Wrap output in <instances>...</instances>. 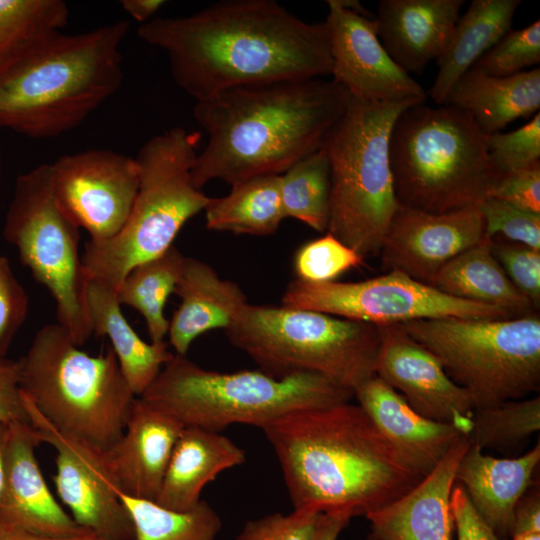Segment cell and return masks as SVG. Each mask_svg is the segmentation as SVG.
Segmentation results:
<instances>
[{"label": "cell", "mask_w": 540, "mask_h": 540, "mask_svg": "<svg viewBox=\"0 0 540 540\" xmlns=\"http://www.w3.org/2000/svg\"><path fill=\"white\" fill-rule=\"evenodd\" d=\"M486 237L477 207L428 213L398 205L379 255L387 271L429 284L446 263Z\"/></svg>", "instance_id": "cell-18"}, {"label": "cell", "mask_w": 540, "mask_h": 540, "mask_svg": "<svg viewBox=\"0 0 540 540\" xmlns=\"http://www.w3.org/2000/svg\"><path fill=\"white\" fill-rule=\"evenodd\" d=\"M431 351L475 409L540 390L538 312L499 319L437 318L399 324Z\"/></svg>", "instance_id": "cell-11"}, {"label": "cell", "mask_w": 540, "mask_h": 540, "mask_svg": "<svg viewBox=\"0 0 540 540\" xmlns=\"http://www.w3.org/2000/svg\"><path fill=\"white\" fill-rule=\"evenodd\" d=\"M0 540H104L95 533L83 529L70 535H46L26 532L0 524Z\"/></svg>", "instance_id": "cell-49"}, {"label": "cell", "mask_w": 540, "mask_h": 540, "mask_svg": "<svg viewBox=\"0 0 540 540\" xmlns=\"http://www.w3.org/2000/svg\"><path fill=\"white\" fill-rule=\"evenodd\" d=\"M22 397L30 424L42 443L56 451L53 480L73 520L104 540H132L133 523L120 498L106 450L56 429L23 392Z\"/></svg>", "instance_id": "cell-14"}, {"label": "cell", "mask_w": 540, "mask_h": 540, "mask_svg": "<svg viewBox=\"0 0 540 540\" xmlns=\"http://www.w3.org/2000/svg\"><path fill=\"white\" fill-rule=\"evenodd\" d=\"M455 540H501L474 509L464 488L457 482L451 492Z\"/></svg>", "instance_id": "cell-45"}, {"label": "cell", "mask_w": 540, "mask_h": 540, "mask_svg": "<svg viewBox=\"0 0 540 540\" xmlns=\"http://www.w3.org/2000/svg\"><path fill=\"white\" fill-rule=\"evenodd\" d=\"M461 436L435 468L393 502L367 514V540H454L451 492L458 464L469 446Z\"/></svg>", "instance_id": "cell-20"}, {"label": "cell", "mask_w": 540, "mask_h": 540, "mask_svg": "<svg viewBox=\"0 0 540 540\" xmlns=\"http://www.w3.org/2000/svg\"><path fill=\"white\" fill-rule=\"evenodd\" d=\"M3 236L21 262L56 303L57 323L78 346L92 335L86 276L79 253V227L59 207L51 186L50 164L18 176Z\"/></svg>", "instance_id": "cell-12"}, {"label": "cell", "mask_w": 540, "mask_h": 540, "mask_svg": "<svg viewBox=\"0 0 540 540\" xmlns=\"http://www.w3.org/2000/svg\"><path fill=\"white\" fill-rule=\"evenodd\" d=\"M200 135L176 126L148 139L134 157L139 186L129 216L112 238L85 245L82 263L90 281L115 290L136 265L173 245L187 221L204 212L210 198L197 188L192 168Z\"/></svg>", "instance_id": "cell-6"}, {"label": "cell", "mask_w": 540, "mask_h": 540, "mask_svg": "<svg viewBox=\"0 0 540 540\" xmlns=\"http://www.w3.org/2000/svg\"><path fill=\"white\" fill-rule=\"evenodd\" d=\"M285 218H295L317 232H326L330 215L331 167L323 146L280 175Z\"/></svg>", "instance_id": "cell-33"}, {"label": "cell", "mask_w": 540, "mask_h": 540, "mask_svg": "<svg viewBox=\"0 0 540 540\" xmlns=\"http://www.w3.org/2000/svg\"><path fill=\"white\" fill-rule=\"evenodd\" d=\"M354 397L401 460L421 477L430 473L464 435L451 424L417 413L376 375L357 387Z\"/></svg>", "instance_id": "cell-22"}, {"label": "cell", "mask_w": 540, "mask_h": 540, "mask_svg": "<svg viewBox=\"0 0 540 540\" xmlns=\"http://www.w3.org/2000/svg\"><path fill=\"white\" fill-rule=\"evenodd\" d=\"M511 540H540V532H527L511 537Z\"/></svg>", "instance_id": "cell-52"}, {"label": "cell", "mask_w": 540, "mask_h": 540, "mask_svg": "<svg viewBox=\"0 0 540 540\" xmlns=\"http://www.w3.org/2000/svg\"><path fill=\"white\" fill-rule=\"evenodd\" d=\"M349 99L332 80L315 78L229 88L196 102L208 142L192 168L194 185L281 175L324 146Z\"/></svg>", "instance_id": "cell-3"}, {"label": "cell", "mask_w": 540, "mask_h": 540, "mask_svg": "<svg viewBox=\"0 0 540 540\" xmlns=\"http://www.w3.org/2000/svg\"><path fill=\"white\" fill-rule=\"evenodd\" d=\"M282 305L377 326L447 317H515L497 306L449 296L398 271L357 282L307 283L295 279L286 287Z\"/></svg>", "instance_id": "cell-13"}, {"label": "cell", "mask_w": 540, "mask_h": 540, "mask_svg": "<svg viewBox=\"0 0 540 540\" xmlns=\"http://www.w3.org/2000/svg\"><path fill=\"white\" fill-rule=\"evenodd\" d=\"M186 257L172 245L161 255L133 267L116 290L120 305L136 309L145 319L153 343L164 342L169 320L164 315L168 297L175 293Z\"/></svg>", "instance_id": "cell-32"}, {"label": "cell", "mask_w": 540, "mask_h": 540, "mask_svg": "<svg viewBox=\"0 0 540 540\" xmlns=\"http://www.w3.org/2000/svg\"><path fill=\"white\" fill-rule=\"evenodd\" d=\"M389 164L398 205L428 213L478 207L502 174L488 135L455 106L416 103L396 119Z\"/></svg>", "instance_id": "cell-5"}, {"label": "cell", "mask_w": 540, "mask_h": 540, "mask_svg": "<svg viewBox=\"0 0 540 540\" xmlns=\"http://www.w3.org/2000/svg\"><path fill=\"white\" fill-rule=\"evenodd\" d=\"M50 177L59 207L93 242L121 230L139 186L134 157L100 148L59 157L50 164Z\"/></svg>", "instance_id": "cell-15"}, {"label": "cell", "mask_w": 540, "mask_h": 540, "mask_svg": "<svg viewBox=\"0 0 540 540\" xmlns=\"http://www.w3.org/2000/svg\"><path fill=\"white\" fill-rule=\"evenodd\" d=\"M364 258L339 239L326 232L320 238L301 245L294 254L296 279L307 283L335 281L345 272L364 264Z\"/></svg>", "instance_id": "cell-37"}, {"label": "cell", "mask_w": 540, "mask_h": 540, "mask_svg": "<svg viewBox=\"0 0 540 540\" xmlns=\"http://www.w3.org/2000/svg\"><path fill=\"white\" fill-rule=\"evenodd\" d=\"M119 495L133 523L132 540H217L222 529L220 516L202 499L191 510L178 512L154 501Z\"/></svg>", "instance_id": "cell-34"}, {"label": "cell", "mask_w": 540, "mask_h": 540, "mask_svg": "<svg viewBox=\"0 0 540 540\" xmlns=\"http://www.w3.org/2000/svg\"><path fill=\"white\" fill-rule=\"evenodd\" d=\"M0 173H1V154H0Z\"/></svg>", "instance_id": "cell-53"}, {"label": "cell", "mask_w": 540, "mask_h": 540, "mask_svg": "<svg viewBox=\"0 0 540 540\" xmlns=\"http://www.w3.org/2000/svg\"><path fill=\"white\" fill-rule=\"evenodd\" d=\"M140 39L163 50L175 83L196 102L223 90L331 73L324 22L273 0H224L183 17H154Z\"/></svg>", "instance_id": "cell-1"}, {"label": "cell", "mask_w": 540, "mask_h": 540, "mask_svg": "<svg viewBox=\"0 0 540 540\" xmlns=\"http://www.w3.org/2000/svg\"><path fill=\"white\" fill-rule=\"evenodd\" d=\"M87 308L93 333L109 338L123 376L140 397L174 354L165 341L148 343L139 337L123 315L114 288L90 281Z\"/></svg>", "instance_id": "cell-28"}, {"label": "cell", "mask_w": 540, "mask_h": 540, "mask_svg": "<svg viewBox=\"0 0 540 540\" xmlns=\"http://www.w3.org/2000/svg\"><path fill=\"white\" fill-rule=\"evenodd\" d=\"M280 175L256 176L231 186L219 198H210L204 213L212 231L254 236L275 233L285 215L279 190Z\"/></svg>", "instance_id": "cell-31"}, {"label": "cell", "mask_w": 540, "mask_h": 540, "mask_svg": "<svg viewBox=\"0 0 540 540\" xmlns=\"http://www.w3.org/2000/svg\"><path fill=\"white\" fill-rule=\"evenodd\" d=\"M245 460L243 449L220 432L184 426L155 502L172 511L191 510L200 502L201 492L209 482Z\"/></svg>", "instance_id": "cell-26"}, {"label": "cell", "mask_w": 540, "mask_h": 540, "mask_svg": "<svg viewBox=\"0 0 540 540\" xmlns=\"http://www.w3.org/2000/svg\"><path fill=\"white\" fill-rule=\"evenodd\" d=\"M520 0H473L459 17L451 42L437 60L438 71L430 90L440 105L453 84L509 30Z\"/></svg>", "instance_id": "cell-29"}, {"label": "cell", "mask_w": 540, "mask_h": 540, "mask_svg": "<svg viewBox=\"0 0 540 540\" xmlns=\"http://www.w3.org/2000/svg\"><path fill=\"white\" fill-rule=\"evenodd\" d=\"M324 21L332 60V81L364 101H426L422 86L402 70L381 44L375 19L364 17L341 0H328Z\"/></svg>", "instance_id": "cell-16"}, {"label": "cell", "mask_w": 540, "mask_h": 540, "mask_svg": "<svg viewBox=\"0 0 540 540\" xmlns=\"http://www.w3.org/2000/svg\"><path fill=\"white\" fill-rule=\"evenodd\" d=\"M488 153L502 175L540 162V113L516 130L488 135Z\"/></svg>", "instance_id": "cell-40"}, {"label": "cell", "mask_w": 540, "mask_h": 540, "mask_svg": "<svg viewBox=\"0 0 540 540\" xmlns=\"http://www.w3.org/2000/svg\"><path fill=\"white\" fill-rule=\"evenodd\" d=\"M489 197L540 214V162L525 169L502 175Z\"/></svg>", "instance_id": "cell-44"}, {"label": "cell", "mask_w": 540, "mask_h": 540, "mask_svg": "<svg viewBox=\"0 0 540 540\" xmlns=\"http://www.w3.org/2000/svg\"><path fill=\"white\" fill-rule=\"evenodd\" d=\"M490 246L511 283L539 310L540 251L498 237L490 238Z\"/></svg>", "instance_id": "cell-41"}, {"label": "cell", "mask_w": 540, "mask_h": 540, "mask_svg": "<svg viewBox=\"0 0 540 540\" xmlns=\"http://www.w3.org/2000/svg\"><path fill=\"white\" fill-rule=\"evenodd\" d=\"M350 520L343 514L320 513L309 540H337Z\"/></svg>", "instance_id": "cell-48"}, {"label": "cell", "mask_w": 540, "mask_h": 540, "mask_svg": "<svg viewBox=\"0 0 540 540\" xmlns=\"http://www.w3.org/2000/svg\"><path fill=\"white\" fill-rule=\"evenodd\" d=\"M540 429V397L515 399L476 408L468 435L472 445L484 450L516 445Z\"/></svg>", "instance_id": "cell-36"}, {"label": "cell", "mask_w": 540, "mask_h": 540, "mask_svg": "<svg viewBox=\"0 0 540 540\" xmlns=\"http://www.w3.org/2000/svg\"><path fill=\"white\" fill-rule=\"evenodd\" d=\"M540 62V21L509 30L472 67L495 77L511 76Z\"/></svg>", "instance_id": "cell-38"}, {"label": "cell", "mask_w": 540, "mask_h": 540, "mask_svg": "<svg viewBox=\"0 0 540 540\" xmlns=\"http://www.w3.org/2000/svg\"><path fill=\"white\" fill-rule=\"evenodd\" d=\"M477 208L484 218L488 237H498L540 251V214L493 197L484 199Z\"/></svg>", "instance_id": "cell-39"}, {"label": "cell", "mask_w": 540, "mask_h": 540, "mask_svg": "<svg viewBox=\"0 0 540 540\" xmlns=\"http://www.w3.org/2000/svg\"><path fill=\"white\" fill-rule=\"evenodd\" d=\"M140 397L183 426L220 432L233 424L262 429L291 412L349 402L354 393L316 374L224 373L174 354Z\"/></svg>", "instance_id": "cell-8"}, {"label": "cell", "mask_w": 540, "mask_h": 540, "mask_svg": "<svg viewBox=\"0 0 540 540\" xmlns=\"http://www.w3.org/2000/svg\"><path fill=\"white\" fill-rule=\"evenodd\" d=\"M319 514L292 511L250 520L236 540H309Z\"/></svg>", "instance_id": "cell-43"}, {"label": "cell", "mask_w": 540, "mask_h": 540, "mask_svg": "<svg viewBox=\"0 0 540 540\" xmlns=\"http://www.w3.org/2000/svg\"><path fill=\"white\" fill-rule=\"evenodd\" d=\"M183 427L175 418L136 397L121 437L106 450L119 492L156 501Z\"/></svg>", "instance_id": "cell-21"}, {"label": "cell", "mask_w": 540, "mask_h": 540, "mask_svg": "<svg viewBox=\"0 0 540 540\" xmlns=\"http://www.w3.org/2000/svg\"><path fill=\"white\" fill-rule=\"evenodd\" d=\"M69 14L62 0H0V63L59 33Z\"/></svg>", "instance_id": "cell-35"}, {"label": "cell", "mask_w": 540, "mask_h": 540, "mask_svg": "<svg viewBox=\"0 0 540 540\" xmlns=\"http://www.w3.org/2000/svg\"><path fill=\"white\" fill-rule=\"evenodd\" d=\"M0 422H29L20 388L18 360L0 357Z\"/></svg>", "instance_id": "cell-46"}, {"label": "cell", "mask_w": 540, "mask_h": 540, "mask_svg": "<svg viewBox=\"0 0 540 540\" xmlns=\"http://www.w3.org/2000/svg\"><path fill=\"white\" fill-rule=\"evenodd\" d=\"M8 437V424L0 422V495L3 489L5 478V455Z\"/></svg>", "instance_id": "cell-51"}, {"label": "cell", "mask_w": 540, "mask_h": 540, "mask_svg": "<svg viewBox=\"0 0 540 540\" xmlns=\"http://www.w3.org/2000/svg\"><path fill=\"white\" fill-rule=\"evenodd\" d=\"M429 285L449 296L497 306L515 316L538 312L507 277L492 253L490 237L446 263Z\"/></svg>", "instance_id": "cell-30"}, {"label": "cell", "mask_w": 540, "mask_h": 540, "mask_svg": "<svg viewBox=\"0 0 540 540\" xmlns=\"http://www.w3.org/2000/svg\"><path fill=\"white\" fill-rule=\"evenodd\" d=\"M441 104L468 112L487 135L500 132L515 119L539 112L540 69L495 77L471 67L453 84Z\"/></svg>", "instance_id": "cell-27"}, {"label": "cell", "mask_w": 540, "mask_h": 540, "mask_svg": "<svg viewBox=\"0 0 540 540\" xmlns=\"http://www.w3.org/2000/svg\"><path fill=\"white\" fill-rule=\"evenodd\" d=\"M375 375L420 415L456 427L468 436L474 402L446 373L440 360L399 325L379 326Z\"/></svg>", "instance_id": "cell-17"}, {"label": "cell", "mask_w": 540, "mask_h": 540, "mask_svg": "<svg viewBox=\"0 0 540 540\" xmlns=\"http://www.w3.org/2000/svg\"><path fill=\"white\" fill-rule=\"evenodd\" d=\"M464 0H381L377 33L392 60L406 73L421 72L448 48Z\"/></svg>", "instance_id": "cell-23"}, {"label": "cell", "mask_w": 540, "mask_h": 540, "mask_svg": "<svg viewBox=\"0 0 540 540\" xmlns=\"http://www.w3.org/2000/svg\"><path fill=\"white\" fill-rule=\"evenodd\" d=\"M42 443L30 422L8 424L0 524L46 535L82 531L54 497L42 474L36 448Z\"/></svg>", "instance_id": "cell-19"}, {"label": "cell", "mask_w": 540, "mask_h": 540, "mask_svg": "<svg viewBox=\"0 0 540 540\" xmlns=\"http://www.w3.org/2000/svg\"><path fill=\"white\" fill-rule=\"evenodd\" d=\"M165 5L163 0H123V10L137 22L145 24L152 20L156 13ZM141 24V25H142Z\"/></svg>", "instance_id": "cell-50"}, {"label": "cell", "mask_w": 540, "mask_h": 540, "mask_svg": "<svg viewBox=\"0 0 540 540\" xmlns=\"http://www.w3.org/2000/svg\"><path fill=\"white\" fill-rule=\"evenodd\" d=\"M28 308L26 291L14 275L8 259L0 254V357H6Z\"/></svg>", "instance_id": "cell-42"}, {"label": "cell", "mask_w": 540, "mask_h": 540, "mask_svg": "<svg viewBox=\"0 0 540 540\" xmlns=\"http://www.w3.org/2000/svg\"><path fill=\"white\" fill-rule=\"evenodd\" d=\"M18 362L22 392L56 429L104 450L119 440L136 396L111 347L90 355L52 323Z\"/></svg>", "instance_id": "cell-7"}, {"label": "cell", "mask_w": 540, "mask_h": 540, "mask_svg": "<svg viewBox=\"0 0 540 540\" xmlns=\"http://www.w3.org/2000/svg\"><path fill=\"white\" fill-rule=\"evenodd\" d=\"M539 462V442L516 458L493 457L470 443L458 464L456 482L501 540L510 538L515 506L535 483L533 476Z\"/></svg>", "instance_id": "cell-24"}, {"label": "cell", "mask_w": 540, "mask_h": 540, "mask_svg": "<svg viewBox=\"0 0 540 540\" xmlns=\"http://www.w3.org/2000/svg\"><path fill=\"white\" fill-rule=\"evenodd\" d=\"M129 23L56 33L0 63V129L51 138L80 125L124 78Z\"/></svg>", "instance_id": "cell-4"}, {"label": "cell", "mask_w": 540, "mask_h": 540, "mask_svg": "<svg viewBox=\"0 0 540 540\" xmlns=\"http://www.w3.org/2000/svg\"><path fill=\"white\" fill-rule=\"evenodd\" d=\"M260 370L323 376L354 393L375 375L379 326L287 306L247 304L225 330Z\"/></svg>", "instance_id": "cell-9"}, {"label": "cell", "mask_w": 540, "mask_h": 540, "mask_svg": "<svg viewBox=\"0 0 540 540\" xmlns=\"http://www.w3.org/2000/svg\"><path fill=\"white\" fill-rule=\"evenodd\" d=\"M425 101H364L350 96L324 147L331 167L327 231L364 259L378 256L398 207L389 138L398 116Z\"/></svg>", "instance_id": "cell-10"}, {"label": "cell", "mask_w": 540, "mask_h": 540, "mask_svg": "<svg viewBox=\"0 0 540 540\" xmlns=\"http://www.w3.org/2000/svg\"><path fill=\"white\" fill-rule=\"evenodd\" d=\"M175 293L181 302L169 321L175 354L186 355L193 341L213 329L232 325L248 304L241 288L222 279L206 262L186 257Z\"/></svg>", "instance_id": "cell-25"}, {"label": "cell", "mask_w": 540, "mask_h": 540, "mask_svg": "<svg viewBox=\"0 0 540 540\" xmlns=\"http://www.w3.org/2000/svg\"><path fill=\"white\" fill-rule=\"evenodd\" d=\"M527 532H540V492L535 483L515 506L510 538Z\"/></svg>", "instance_id": "cell-47"}, {"label": "cell", "mask_w": 540, "mask_h": 540, "mask_svg": "<svg viewBox=\"0 0 540 540\" xmlns=\"http://www.w3.org/2000/svg\"><path fill=\"white\" fill-rule=\"evenodd\" d=\"M262 430L296 512L366 516L423 478L401 460L358 404L291 412Z\"/></svg>", "instance_id": "cell-2"}]
</instances>
